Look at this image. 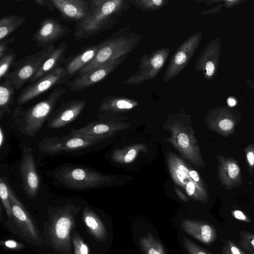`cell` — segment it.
I'll return each instance as SVG.
<instances>
[{
	"label": "cell",
	"mask_w": 254,
	"mask_h": 254,
	"mask_svg": "<svg viewBox=\"0 0 254 254\" xmlns=\"http://www.w3.org/2000/svg\"><path fill=\"white\" fill-rule=\"evenodd\" d=\"M223 254H231L227 245L224 246V247L223 248Z\"/></svg>",
	"instance_id": "cell-45"
},
{
	"label": "cell",
	"mask_w": 254,
	"mask_h": 254,
	"mask_svg": "<svg viewBox=\"0 0 254 254\" xmlns=\"http://www.w3.org/2000/svg\"><path fill=\"white\" fill-rule=\"evenodd\" d=\"M84 223L89 233L98 242H105L108 239V231L104 223L97 215L88 207L82 211Z\"/></svg>",
	"instance_id": "cell-25"
},
{
	"label": "cell",
	"mask_w": 254,
	"mask_h": 254,
	"mask_svg": "<svg viewBox=\"0 0 254 254\" xmlns=\"http://www.w3.org/2000/svg\"><path fill=\"white\" fill-rule=\"evenodd\" d=\"M103 139L75 135L71 132L60 136L46 137L38 143L39 150L48 154H59L83 150Z\"/></svg>",
	"instance_id": "cell-6"
},
{
	"label": "cell",
	"mask_w": 254,
	"mask_h": 254,
	"mask_svg": "<svg viewBox=\"0 0 254 254\" xmlns=\"http://www.w3.org/2000/svg\"><path fill=\"white\" fill-rule=\"evenodd\" d=\"M126 58L127 57H124L114 60L84 74L78 75L72 80H69L65 85V87L71 91H78L97 84L117 69Z\"/></svg>",
	"instance_id": "cell-15"
},
{
	"label": "cell",
	"mask_w": 254,
	"mask_h": 254,
	"mask_svg": "<svg viewBox=\"0 0 254 254\" xmlns=\"http://www.w3.org/2000/svg\"><path fill=\"white\" fill-rule=\"evenodd\" d=\"M173 223L179 232L205 245H210L216 239V231L213 225L190 215H178L173 219Z\"/></svg>",
	"instance_id": "cell-10"
},
{
	"label": "cell",
	"mask_w": 254,
	"mask_h": 254,
	"mask_svg": "<svg viewBox=\"0 0 254 254\" xmlns=\"http://www.w3.org/2000/svg\"><path fill=\"white\" fill-rule=\"evenodd\" d=\"M5 139L4 131L3 130L2 127L0 128V147L1 148L2 146L4 144Z\"/></svg>",
	"instance_id": "cell-43"
},
{
	"label": "cell",
	"mask_w": 254,
	"mask_h": 254,
	"mask_svg": "<svg viewBox=\"0 0 254 254\" xmlns=\"http://www.w3.org/2000/svg\"><path fill=\"white\" fill-rule=\"evenodd\" d=\"M169 1V0H129L130 5L144 12L158 10Z\"/></svg>",
	"instance_id": "cell-30"
},
{
	"label": "cell",
	"mask_w": 254,
	"mask_h": 254,
	"mask_svg": "<svg viewBox=\"0 0 254 254\" xmlns=\"http://www.w3.org/2000/svg\"><path fill=\"white\" fill-rule=\"evenodd\" d=\"M64 20L79 22L88 14L90 6L85 0H51Z\"/></svg>",
	"instance_id": "cell-20"
},
{
	"label": "cell",
	"mask_w": 254,
	"mask_h": 254,
	"mask_svg": "<svg viewBox=\"0 0 254 254\" xmlns=\"http://www.w3.org/2000/svg\"><path fill=\"white\" fill-rule=\"evenodd\" d=\"M209 128L220 135L228 137L235 133L238 120L231 116L213 117L208 120Z\"/></svg>",
	"instance_id": "cell-26"
},
{
	"label": "cell",
	"mask_w": 254,
	"mask_h": 254,
	"mask_svg": "<svg viewBox=\"0 0 254 254\" xmlns=\"http://www.w3.org/2000/svg\"><path fill=\"white\" fill-rule=\"evenodd\" d=\"M232 214L236 219L247 223L251 222V220L242 211L235 210L232 211Z\"/></svg>",
	"instance_id": "cell-37"
},
{
	"label": "cell",
	"mask_w": 254,
	"mask_h": 254,
	"mask_svg": "<svg viewBox=\"0 0 254 254\" xmlns=\"http://www.w3.org/2000/svg\"><path fill=\"white\" fill-rule=\"evenodd\" d=\"M86 17L76 23L74 37L76 41L88 39L115 26L129 8V0H89Z\"/></svg>",
	"instance_id": "cell-1"
},
{
	"label": "cell",
	"mask_w": 254,
	"mask_h": 254,
	"mask_svg": "<svg viewBox=\"0 0 254 254\" xmlns=\"http://www.w3.org/2000/svg\"><path fill=\"white\" fill-rule=\"evenodd\" d=\"M227 103L229 106L231 107L235 106L236 103L235 99L232 98H229L228 99Z\"/></svg>",
	"instance_id": "cell-44"
},
{
	"label": "cell",
	"mask_w": 254,
	"mask_h": 254,
	"mask_svg": "<svg viewBox=\"0 0 254 254\" xmlns=\"http://www.w3.org/2000/svg\"><path fill=\"white\" fill-rule=\"evenodd\" d=\"M142 37L128 27H123L98 44L93 60L80 70L81 75L102 64L127 57L139 44Z\"/></svg>",
	"instance_id": "cell-3"
},
{
	"label": "cell",
	"mask_w": 254,
	"mask_h": 254,
	"mask_svg": "<svg viewBox=\"0 0 254 254\" xmlns=\"http://www.w3.org/2000/svg\"><path fill=\"white\" fill-rule=\"evenodd\" d=\"M5 247L10 249H19L23 248V245L13 240H7L3 242Z\"/></svg>",
	"instance_id": "cell-38"
},
{
	"label": "cell",
	"mask_w": 254,
	"mask_h": 254,
	"mask_svg": "<svg viewBox=\"0 0 254 254\" xmlns=\"http://www.w3.org/2000/svg\"><path fill=\"white\" fill-rule=\"evenodd\" d=\"M80 209V206L73 204L49 208L47 235L49 245L55 251L62 254H72L71 233L75 225V216Z\"/></svg>",
	"instance_id": "cell-4"
},
{
	"label": "cell",
	"mask_w": 254,
	"mask_h": 254,
	"mask_svg": "<svg viewBox=\"0 0 254 254\" xmlns=\"http://www.w3.org/2000/svg\"><path fill=\"white\" fill-rule=\"evenodd\" d=\"M35 2L38 5L46 7L51 12L55 11V6L52 2L51 0H35Z\"/></svg>",
	"instance_id": "cell-39"
},
{
	"label": "cell",
	"mask_w": 254,
	"mask_h": 254,
	"mask_svg": "<svg viewBox=\"0 0 254 254\" xmlns=\"http://www.w3.org/2000/svg\"><path fill=\"white\" fill-rule=\"evenodd\" d=\"M201 37L200 32L187 38L178 48L165 70L163 81L167 82L180 74L189 64Z\"/></svg>",
	"instance_id": "cell-14"
},
{
	"label": "cell",
	"mask_w": 254,
	"mask_h": 254,
	"mask_svg": "<svg viewBox=\"0 0 254 254\" xmlns=\"http://www.w3.org/2000/svg\"><path fill=\"white\" fill-rule=\"evenodd\" d=\"M71 31L70 29L63 24L58 19L47 17L41 21L32 40L36 43L37 48H44L53 45V43Z\"/></svg>",
	"instance_id": "cell-17"
},
{
	"label": "cell",
	"mask_w": 254,
	"mask_h": 254,
	"mask_svg": "<svg viewBox=\"0 0 254 254\" xmlns=\"http://www.w3.org/2000/svg\"><path fill=\"white\" fill-rule=\"evenodd\" d=\"M68 81L64 66H60L22 90L17 98L16 103L20 106L54 86L66 85Z\"/></svg>",
	"instance_id": "cell-11"
},
{
	"label": "cell",
	"mask_w": 254,
	"mask_h": 254,
	"mask_svg": "<svg viewBox=\"0 0 254 254\" xmlns=\"http://www.w3.org/2000/svg\"><path fill=\"white\" fill-rule=\"evenodd\" d=\"M137 151L134 148L130 149L125 155L124 160L125 163H129L132 161L135 157Z\"/></svg>",
	"instance_id": "cell-41"
},
{
	"label": "cell",
	"mask_w": 254,
	"mask_h": 254,
	"mask_svg": "<svg viewBox=\"0 0 254 254\" xmlns=\"http://www.w3.org/2000/svg\"><path fill=\"white\" fill-rule=\"evenodd\" d=\"M227 245L231 254H246L231 240L228 241Z\"/></svg>",
	"instance_id": "cell-40"
},
{
	"label": "cell",
	"mask_w": 254,
	"mask_h": 254,
	"mask_svg": "<svg viewBox=\"0 0 254 254\" xmlns=\"http://www.w3.org/2000/svg\"><path fill=\"white\" fill-rule=\"evenodd\" d=\"M98 50V45H90L83 47L75 55L65 59L63 65L68 80L91 62Z\"/></svg>",
	"instance_id": "cell-22"
},
{
	"label": "cell",
	"mask_w": 254,
	"mask_h": 254,
	"mask_svg": "<svg viewBox=\"0 0 254 254\" xmlns=\"http://www.w3.org/2000/svg\"><path fill=\"white\" fill-rule=\"evenodd\" d=\"M72 240L74 254H89L87 245L76 231L72 232Z\"/></svg>",
	"instance_id": "cell-34"
},
{
	"label": "cell",
	"mask_w": 254,
	"mask_h": 254,
	"mask_svg": "<svg viewBox=\"0 0 254 254\" xmlns=\"http://www.w3.org/2000/svg\"><path fill=\"white\" fill-rule=\"evenodd\" d=\"M9 199L12 207V219L24 239L30 244L42 246L43 239L31 216L9 186Z\"/></svg>",
	"instance_id": "cell-12"
},
{
	"label": "cell",
	"mask_w": 254,
	"mask_h": 254,
	"mask_svg": "<svg viewBox=\"0 0 254 254\" xmlns=\"http://www.w3.org/2000/svg\"><path fill=\"white\" fill-rule=\"evenodd\" d=\"M19 171L23 190L29 198L35 197L40 187V180L34 159L32 150L26 146L22 150Z\"/></svg>",
	"instance_id": "cell-16"
},
{
	"label": "cell",
	"mask_w": 254,
	"mask_h": 254,
	"mask_svg": "<svg viewBox=\"0 0 254 254\" xmlns=\"http://www.w3.org/2000/svg\"><path fill=\"white\" fill-rule=\"evenodd\" d=\"M217 175L221 185L227 190L242 184L241 169L238 162L231 157L218 155Z\"/></svg>",
	"instance_id": "cell-19"
},
{
	"label": "cell",
	"mask_w": 254,
	"mask_h": 254,
	"mask_svg": "<svg viewBox=\"0 0 254 254\" xmlns=\"http://www.w3.org/2000/svg\"><path fill=\"white\" fill-rule=\"evenodd\" d=\"M55 49V46L51 45L15 62L13 69L8 72L5 78L10 79L15 89H19L34 76Z\"/></svg>",
	"instance_id": "cell-7"
},
{
	"label": "cell",
	"mask_w": 254,
	"mask_h": 254,
	"mask_svg": "<svg viewBox=\"0 0 254 254\" xmlns=\"http://www.w3.org/2000/svg\"><path fill=\"white\" fill-rule=\"evenodd\" d=\"M17 54L11 50L8 49L5 54L0 58V79L3 80L8 73V70L15 58Z\"/></svg>",
	"instance_id": "cell-32"
},
{
	"label": "cell",
	"mask_w": 254,
	"mask_h": 254,
	"mask_svg": "<svg viewBox=\"0 0 254 254\" xmlns=\"http://www.w3.org/2000/svg\"><path fill=\"white\" fill-rule=\"evenodd\" d=\"M52 174V177L60 186L76 190L94 189L111 181L110 177L96 170L76 165L61 166Z\"/></svg>",
	"instance_id": "cell-5"
},
{
	"label": "cell",
	"mask_w": 254,
	"mask_h": 254,
	"mask_svg": "<svg viewBox=\"0 0 254 254\" xmlns=\"http://www.w3.org/2000/svg\"><path fill=\"white\" fill-rule=\"evenodd\" d=\"M168 162L173 180L185 190L188 195L195 201L207 202L208 195L205 186L195 182L191 178L190 169L182 160L171 155L168 157Z\"/></svg>",
	"instance_id": "cell-9"
},
{
	"label": "cell",
	"mask_w": 254,
	"mask_h": 254,
	"mask_svg": "<svg viewBox=\"0 0 254 254\" xmlns=\"http://www.w3.org/2000/svg\"><path fill=\"white\" fill-rule=\"evenodd\" d=\"M240 244L250 254H254V234L246 231L240 232Z\"/></svg>",
	"instance_id": "cell-33"
},
{
	"label": "cell",
	"mask_w": 254,
	"mask_h": 254,
	"mask_svg": "<svg viewBox=\"0 0 254 254\" xmlns=\"http://www.w3.org/2000/svg\"><path fill=\"white\" fill-rule=\"evenodd\" d=\"M14 87L10 79L5 78L0 82V120L5 113L10 112V106L14 103Z\"/></svg>",
	"instance_id": "cell-27"
},
{
	"label": "cell",
	"mask_w": 254,
	"mask_h": 254,
	"mask_svg": "<svg viewBox=\"0 0 254 254\" xmlns=\"http://www.w3.org/2000/svg\"><path fill=\"white\" fill-rule=\"evenodd\" d=\"M66 90L62 86H57L46 99L29 108L23 110L17 107L13 112V119L19 131L29 137L36 136Z\"/></svg>",
	"instance_id": "cell-2"
},
{
	"label": "cell",
	"mask_w": 254,
	"mask_h": 254,
	"mask_svg": "<svg viewBox=\"0 0 254 254\" xmlns=\"http://www.w3.org/2000/svg\"><path fill=\"white\" fill-rule=\"evenodd\" d=\"M66 49V41H63L45 61L28 82L32 83L58 67L62 65L65 60L64 56Z\"/></svg>",
	"instance_id": "cell-24"
},
{
	"label": "cell",
	"mask_w": 254,
	"mask_h": 254,
	"mask_svg": "<svg viewBox=\"0 0 254 254\" xmlns=\"http://www.w3.org/2000/svg\"><path fill=\"white\" fill-rule=\"evenodd\" d=\"M170 53L169 48H163L143 54L139 60L138 69L124 80L123 83L139 84L152 79L165 64Z\"/></svg>",
	"instance_id": "cell-8"
},
{
	"label": "cell",
	"mask_w": 254,
	"mask_h": 254,
	"mask_svg": "<svg viewBox=\"0 0 254 254\" xmlns=\"http://www.w3.org/2000/svg\"><path fill=\"white\" fill-rule=\"evenodd\" d=\"M25 16L12 14L0 19V41L20 27L25 21Z\"/></svg>",
	"instance_id": "cell-28"
},
{
	"label": "cell",
	"mask_w": 254,
	"mask_h": 254,
	"mask_svg": "<svg viewBox=\"0 0 254 254\" xmlns=\"http://www.w3.org/2000/svg\"><path fill=\"white\" fill-rule=\"evenodd\" d=\"M177 240L184 254H213L182 233L178 232Z\"/></svg>",
	"instance_id": "cell-29"
},
{
	"label": "cell",
	"mask_w": 254,
	"mask_h": 254,
	"mask_svg": "<svg viewBox=\"0 0 254 254\" xmlns=\"http://www.w3.org/2000/svg\"><path fill=\"white\" fill-rule=\"evenodd\" d=\"M247 163L251 176L254 173V143L250 144L245 149Z\"/></svg>",
	"instance_id": "cell-35"
},
{
	"label": "cell",
	"mask_w": 254,
	"mask_h": 254,
	"mask_svg": "<svg viewBox=\"0 0 254 254\" xmlns=\"http://www.w3.org/2000/svg\"><path fill=\"white\" fill-rule=\"evenodd\" d=\"M9 187L4 178H0V196L3 206L9 218H12V207L9 199Z\"/></svg>",
	"instance_id": "cell-31"
},
{
	"label": "cell",
	"mask_w": 254,
	"mask_h": 254,
	"mask_svg": "<svg viewBox=\"0 0 254 254\" xmlns=\"http://www.w3.org/2000/svg\"><path fill=\"white\" fill-rule=\"evenodd\" d=\"M176 193L178 194L179 198L181 199V200L183 201L188 202H189V199L188 197H187L184 193H183L180 190H176Z\"/></svg>",
	"instance_id": "cell-42"
},
{
	"label": "cell",
	"mask_w": 254,
	"mask_h": 254,
	"mask_svg": "<svg viewBox=\"0 0 254 254\" xmlns=\"http://www.w3.org/2000/svg\"><path fill=\"white\" fill-rule=\"evenodd\" d=\"M119 128V125L114 121L100 119L89 122L80 128L72 129L71 133L104 140L115 133Z\"/></svg>",
	"instance_id": "cell-21"
},
{
	"label": "cell",
	"mask_w": 254,
	"mask_h": 254,
	"mask_svg": "<svg viewBox=\"0 0 254 254\" xmlns=\"http://www.w3.org/2000/svg\"><path fill=\"white\" fill-rule=\"evenodd\" d=\"M14 41V37L3 39L0 41V58L7 51L8 45Z\"/></svg>",
	"instance_id": "cell-36"
},
{
	"label": "cell",
	"mask_w": 254,
	"mask_h": 254,
	"mask_svg": "<svg viewBox=\"0 0 254 254\" xmlns=\"http://www.w3.org/2000/svg\"><path fill=\"white\" fill-rule=\"evenodd\" d=\"M133 237L139 254H167L166 248L153 226L145 220H135Z\"/></svg>",
	"instance_id": "cell-13"
},
{
	"label": "cell",
	"mask_w": 254,
	"mask_h": 254,
	"mask_svg": "<svg viewBox=\"0 0 254 254\" xmlns=\"http://www.w3.org/2000/svg\"><path fill=\"white\" fill-rule=\"evenodd\" d=\"M138 104L137 101L132 99L108 95L100 103L98 111L102 114L113 115L131 110Z\"/></svg>",
	"instance_id": "cell-23"
},
{
	"label": "cell",
	"mask_w": 254,
	"mask_h": 254,
	"mask_svg": "<svg viewBox=\"0 0 254 254\" xmlns=\"http://www.w3.org/2000/svg\"><path fill=\"white\" fill-rule=\"evenodd\" d=\"M86 105L83 99L72 100L63 103L53 112L48 119V127L57 129L74 121L82 113Z\"/></svg>",
	"instance_id": "cell-18"
}]
</instances>
